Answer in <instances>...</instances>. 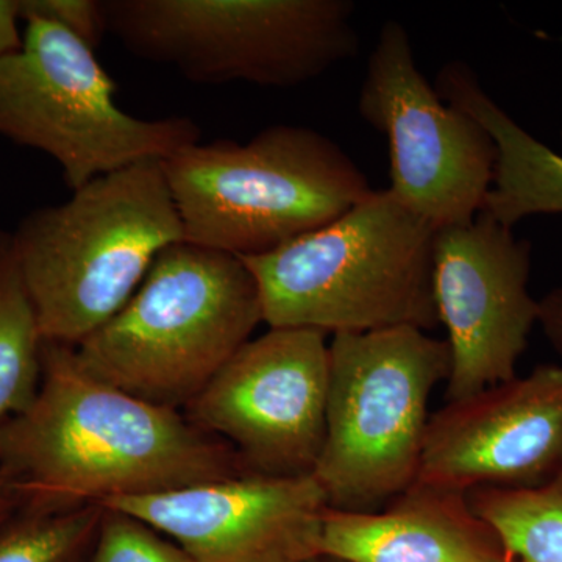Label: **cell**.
<instances>
[{
	"mask_svg": "<svg viewBox=\"0 0 562 562\" xmlns=\"http://www.w3.org/2000/svg\"><path fill=\"white\" fill-rule=\"evenodd\" d=\"M530 269V243L484 211L436 231L432 295L452 360L447 402L516 376L539 314L528 291Z\"/></svg>",
	"mask_w": 562,
	"mask_h": 562,
	"instance_id": "cell-11",
	"label": "cell"
},
{
	"mask_svg": "<svg viewBox=\"0 0 562 562\" xmlns=\"http://www.w3.org/2000/svg\"><path fill=\"white\" fill-rule=\"evenodd\" d=\"M443 101L482 122L497 147L494 181L484 213L505 227L536 214L562 213V157L536 139L483 90L464 61H450L436 77Z\"/></svg>",
	"mask_w": 562,
	"mask_h": 562,
	"instance_id": "cell-15",
	"label": "cell"
},
{
	"mask_svg": "<svg viewBox=\"0 0 562 562\" xmlns=\"http://www.w3.org/2000/svg\"><path fill=\"white\" fill-rule=\"evenodd\" d=\"M468 497L514 560L562 562V465L538 486L476 487Z\"/></svg>",
	"mask_w": 562,
	"mask_h": 562,
	"instance_id": "cell-17",
	"label": "cell"
},
{
	"mask_svg": "<svg viewBox=\"0 0 562 562\" xmlns=\"http://www.w3.org/2000/svg\"><path fill=\"white\" fill-rule=\"evenodd\" d=\"M436 228L390 190L286 246L241 258L257 281L269 328L366 333L432 330Z\"/></svg>",
	"mask_w": 562,
	"mask_h": 562,
	"instance_id": "cell-3",
	"label": "cell"
},
{
	"mask_svg": "<svg viewBox=\"0 0 562 562\" xmlns=\"http://www.w3.org/2000/svg\"><path fill=\"white\" fill-rule=\"evenodd\" d=\"M20 21L21 0H0V60L16 54L24 46Z\"/></svg>",
	"mask_w": 562,
	"mask_h": 562,
	"instance_id": "cell-21",
	"label": "cell"
},
{
	"mask_svg": "<svg viewBox=\"0 0 562 562\" xmlns=\"http://www.w3.org/2000/svg\"><path fill=\"white\" fill-rule=\"evenodd\" d=\"M11 236L44 341L69 347L120 313L155 258L184 241L162 161L99 177L31 211Z\"/></svg>",
	"mask_w": 562,
	"mask_h": 562,
	"instance_id": "cell-2",
	"label": "cell"
},
{
	"mask_svg": "<svg viewBox=\"0 0 562 562\" xmlns=\"http://www.w3.org/2000/svg\"><path fill=\"white\" fill-rule=\"evenodd\" d=\"M21 509L20 498L10 483L0 475V527L9 522L11 517Z\"/></svg>",
	"mask_w": 562,
	"mask_h": 562,
	"instance_id": "cell-23",
	"label": "cell"
},
{
	"mask_svg": "<svg viewBox=\"0 0 562 562\" xmlns=\"http://www.w3.org/2000/svg\"><path fill=\"white\" fill-rule=\"evenodd\" d=\"M44 342L14 254L13 236L0 231V430L36 395Z\"/></svg>",
	"mask_w": 562,
	"mask_h": 562,
	"instance_id": "cell-16",
	"label": "cell"
},
{
	"mask_svg": "<svg viewBox=\"0 0 562 562\" xmlns=\"http://www.w3.org/2000/svg\"><path fill=\"white\" fill-rule=\"evenodd\" d=\"M109 32L202 85L301 87L358 54L349 0H105Z\"/></svg>",
	"mask_w": 562,
	"mask_h": 562,
	"instance_id": "cell-7",
	"label": "cell"
},
{
	"mask_svg": "<svg viewBox=\"0 0 562 562\" xmlns=\"http://www.w3.org/2000/svg\"><path fill=\"white\" fill-rule=\"evenodd\" d=\"M325 439L313 476L330 508L375 512L416 482L428 401L449 344L416 327L333 336Z\"/></svg>",
	"mask_w": 562,
	"mask_h": 562,
	"instance_id": "cell-6",
	"label": "cell"
},
{
	"mask_svg": "<svg viewBox=\"0 0 562 562\" xmlns=\"http://www.w3.org/2000/svg\"><path fill=\"white\" fill-rule=\"evenodd\" d=\"M251 473L227 442L171 406L85 371L44 342L31 405L0 430V475L25 513H55Z\"/></svg>",
	"mask_w": 562,
	"mask_h": 562,
	"instance_id": "cell-1",
	"label": "cell"
},
{
	"mask_svg": "<svg viewBox=\"0 0 562 562\" xmlns=\"http://www.w3.org/2000/svg\"><path fill=\"white\" fill-rule=\"evenodd\" d=\"M517 562V561H516Z\"/></svg>",
	"mask_w": 562,
	"mask_h": 562,
	"instance_id": "cell-26",
	"label": "cell"
},
{
	"mask_svg": "<svg viewBox=\"0 0 562 562\" xmlns=\"http://www.w3.org/2000/svg\"><path fill=\"white\" fill-rule=\"evenodd\" d=\"M24 22V46L0 60V136L54 158L70 191L201 140L191 117L125 113L94 50L54 22Z\"/></svg>",
	"mask_w": 562,
	"mask_h": 562,
	"instance_id": "cell-8",
	"label": "cell"
},
{
	"mask_svg": "<svg viewBox=\"0 0 562 562\" xmlns=\"http://www.w3.org/2000/svg\"><path fill=\"white\" fill-rule=\"evenodd\" d=\"M324 333L271 328L250 339L194 398L188 419L222 439L251 473L312 475L327 419Z\"/></svg>",
	"mask_w": 562,
	"mask_h": 562,
	"instance_id": "cell-10",
	"label": "cell"
},
{
	"mask_svg": "<svg viewBox=\"0 0 562 562\" xmlns=\"http://www.w3.org/2000/svg\"><path fill=\"white\" fill-rule=\"evenodd\" d=\"M562 465V366H538L431 414L416 483L538 486Z\"/></svg>",
	"mask_w": 562,
	"mask_h": 562,
	"instance_id": "cell-13",
	"label": "cell"
},
{
	"mask_svg": "<svg viewBox=\"0 0 562 562\" xmlns=\"http://www.w3.org/2000/svg\"><path fill=\"white\" fill-rule=\"evenodd\" d=\"M538 324L550 344L562 355V288L550 291L539 301Z\"/></svg>",
	"mask_w": 562,
	"mask_h": 562,
	"instance_id": "cell-22",
	"label": "cell"
},
{
	"mask_svg": "<svg viewBox=\"0 0 562 562\" xmlns=\"http://www.w3.org/2000/svg\"><path fill=\"white\" fill-rule=\"evenodd\" d=\"M261 322L257 281L241 258L180 241L155 258L121 312L74 349L95 379L187 408Z\"/></svg>",
	"mask_w": 562,
	"mask_h": 562,
	"instance_id": "cell-5",
	"label": "cell"
},
{
	"mask_svg": "<svg viewBox=\"0 0 562 562\" xmlns=\"http://www.w3.org/2000/svg\"><path fill=\"white\" fill-rule=\"evenodd\" d=\"M321 557L339 562H516L468 494L414 482L375 512L328 506Z\"/></svg>",
	"mask_w": 562,
	"mask_h": 562,
	"instance_id": "cell-14",
	"label": "cell"
},
{
	"mask_svg": "<svg viewBox=\"0 0 562 562\" xmlns=\"http://www.w3.org/2000/svg\"><path fill=\"white\" fill-rule=\"evenodd\" d=\"M184 241L260 257L341 217L373 191L324 133L272 125L246 143L191 144L162 161Z\"/></svg>",
	"mask_w": 562,
	"mask_h": 562,
	"instance_id": "cell-4",
	"label": "cell"
},
{
	"mask_svg": "<svg viewBox=\"0 0 562 562\" xmlns=\"http://www.w3.org/2000/svg\"><path fill=\"white\" fill-rule=\"evenodd\" d=\"M101 506L169 536L194 562H312L330 505L313 473H244Z\"/></svg>",
	"mask_w": 562,
	"mask_h": 562,
	"instance_id": "cell-12",
	"label": "cell"
},
{
	"mask_svg": "<svg viewBox=\"0 0 562 562\" xmlns=\"http://www.w3.org/2000/svg\"><path fill=\"white\" fill-rule=\"evenodd\" d=\"M362 121L390 144L391 188L436 231L479 216L494 181L497 147L482 122L443 101L425 79L412 38L386 21L358 95Z\"/></svg>",
	"mask_w": 562,
	"mask_h": 562,
	"instance_id": "cell-9",
	"label": "cell"
},
{
	"mask_svg": "<svg viewBox=\"0 0 562 562\" xmlns=\"http://www.w3.org/2000/svg\"><path fill=\"white\" fill-rule=\"evenodd\" d=\"M103 512L94 503L55 513L18 512L0 527V562H85Z\"/></svg>",
	"mask_w": 562,
	"mask_h": 562,
	"instance_id": "cell-18",
	"label": "cell"
},
{
	"mask_svg": "<svg viewBox=\"0 0 562 562\" xmlns=\"http://www.w3.org/2000/svg\"><path fill=\"white\" fill-rule=\"evenodd\" d=\"M103 509L90 562H194L176 542L131 514Z\"/></svg>",
	"mask_w": 562,
	"mask_h": 562,
	"instance_id": "cell-19",
	"label": "cell"
},
{
	"mask_svg": "<svg viewBox=\"0 0 562 562\" xmlns=\"http://www.w3.org/2000/svg\"><path fill=\"white\" fill-rule=\"evenodd\" d=\"M21 18L54 22L94 52L109 33L105 0H21Z\"/></svg>",
	"mask_w": 562,
	"mask_h": 562,
	"instance_id": "cell-20",
	"label": "cell"
},
{
	"mask_svg": "<svg viewBox=\"0 0 562 562\" xmlns=\"http://www.w3.org/2000/svg\"><path fill=\"white\" fill-rule=\"evenodd\" d=\"M561 136H562V131H561Z\"/></svg>",
	"mask_w": 562,
	"mask_h": 562,
	"instance_id": "cell-25",
	"label": "cell"
},
{
	"mask_svg": "<svg viewBox=\"0 0 562 562\" xmlns=\"http://www.w3.org/2000/svg\"><path fill=\"white\" fill-rule=\"evenodd\" d=\"M312 562H339V561L330 560V558L321 557V558H317V560H314Z\"/></svg>",
	"mask_w": 562,
	"mask_h": 562,
	"instance_id": "cell-24",
	"label": "cell"
}]
</instances>
